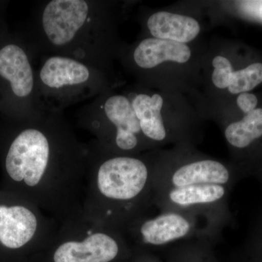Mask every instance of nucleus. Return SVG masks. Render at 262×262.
Here are the masks:
<instances>
[{"label":"nucleus","mask_w":262,"mask_h":262,"mask_svg":"<svg viewBox=\"0 0 262 262\" xmlns=\"http://www.w3.org/2000/svg\"><path fill=\"white\" fill-rule=\"evenodd\" d=\"M7 149L8 178L30 202L60 224L82 214L88 143L79 140L63 113L26 120Z\"/></svg>","instance_id":"f257e3e1"},{"label":"nucleus","mask_w":262,"mask_h":262,"mask_svg":"<svg viewBox=\"0 0 262 262\" xmlns=\"http://www.w3.org/2000/svg\"><path fill=\"white\" fill-rule=\"evenodd\" d=\"M115 17L112 2H39L31 20V56L70 57L110 72V61L120 51Z\"/></svg>","instance_id":"f03ea898"},{"label":"nucleus","mask_w":262,"mask_h":262,"mask_svg":"<svg viewBox=\"0 0 262 262\" xmlns=\"http://www.w3.org/2000/svg\"><path fill=\"white\" fill-rule=\"evenodd\" d=\"M88 146L82 214L125 234L154 208V160L140 154H115L95 139Z\"/></svg>","instance_id":"7ed1b4c3"},{"label":"nucleus","mask_w":262,"mask_h":262,"mask_svg":"<svg viewBox=\"0 0 262 262\" xmlns=\"http://www.w3.org/2000/svg\"><path fill=\"white\" fill-rule=\"evenodd\" d=\"M154 161V207L204 219L220 236L228 222L227 206L233 173L210 158Z\"/></svg>","instance_id":"20e7f679"},{"label":"nucleus","mask_w":262,"mask_h":262,"mask_svg":"<svg viewBox=\"0 0 262 262\" xmlns=\"http://www.w3.org/2000/svg\"><path fill=\"white\" fill-rule=\"evenodd\" d=\"M110 72L70 57L39 58L36 98L42 114L63 113L72 105L97 97L112 89Z\"/></svg>","instance_id":"39448f33"},{"label":"nucleus","mask_w":262,"mask_h":262,"mask_svg":"<svg viewBox=\"0 0 262 262\" xmlns=\"http://www.w3.org/2000/svg\"><path fill=\"white\" fill-rule=\"evenodd\" d=\"M111 89L94 98L76 114L78 126L89 131L102 147L115 154H140L147 141L130 97Z\"/></svg>","instance_id":"423d86ee"},{"label":"nucleus","mask_w":262,"mask_h":262,"mask_svg":"<svg viewBox=\"0 0 262 262\" xmlns=\"http://www.w3.org/2000/svg\"><path fill=\"white\" fill-rule=\"evenodd\" d=\"M121 231L89 220L83 214L61 222L46 247L51 262H117L131 251Z\"/></svg>","instance_id":"0eeeda50"},{"label":"nucleus","mask_w":262,"mask_h":262,"mask_svg":"<svg viewBox=\"0 0 262 262\" xmlns=\"http://www.w3.org/2000/svg\"><path fill=\"white\" fill-rule=\"evenodd\" d=\"M131 224L125 234L131 245L142 248L169 247L182 241L206 238L215 243L222 236L204 219L187 212L159 211Z\"/></svg>","instance_id":"6e6552de"},{"label":"nucleus","mask_w":262,"mask_h":262,"mask_svg":"<svg viewBox=\"0 0 262 262\" xmlns=\"http://www.w3.org/2000/svg\"><path fill=\"white\" fill-rule=\"evenodd\" d=\"M60 223L30 202L0 204V244L10 250L29 246L45 250Z\"/></svg>","instance_id":"1a4fd4ad"},{"label":"nucleus","mask_w":262,"mask_h":262,"mask_svg":"<svg viewBox=\"0 0 262 262\" xmlns=\"http://www.w3.org/2000/svg\"><path fill=\"white\" fill-rule=\"evenodd\" d=\"M0 81L6 87L8 99L18 106L23 120L42 116L36 98V70L28 49L18 43H4L0 47Z\"/></svg>","instance_id":"9d476101"},{"label":"nucleus","mask_w":262,"mask_h":262,"mask_svg":"<svg viewBox=\"0 0 262 262\" xmlns=\"http://www.w3.org/2000/svg\"><path fill=\"white\" fill-rule=\"evenodd\" d=\"M214 67L212 81L220 89H228L232 95L251 92L262 84V59H256L248 64L234 70L232 62L225 56L213 60Z\"/></svg>","instance_id":"9b49d317"},{"label":"nucleus","mask_w":262,"mask_h":262,"mask_svg":"<svg viewBox=\"0 0 262 262\" xmlns=\"http://www.w3.org/2000/svg\"><path fill=\"white\" fill-rule=\"evenodd\" d=\"M187 44L158 38H146L131 52L132 63L141 70H151L165 61L187 63L191 58Z\"/></svg>","instance_id":"f8f14e48"},{"label":"nucleus","mask_w":262,"mask_h":262,"mask_svg":"<svg viewBox=\"0 0 262 262\" xmlns=\"http://www.w3.org/2000/svg\"><path fill=\"white\" fill-rule=\"evenodd\" d=\"M146 27L154 38L184 44L192 41L201 32V26L195 19L165 11L150 15Z\"/></svg>","instance_id":"ddd939ff"},{"label":"nucleus","mask_w":262,"mask_h":262,"mask_svg":"<svg viewBox=\"0 0 262 262\" xmlns=\"http://www.w3.org/2000/svg\"><path fill=\"white\" fill-rule=\"evenodd\" d=\"M130 99L148 144L163 142L168 137V132L161 115L163 105L162 96L139 93L132 95Z\"/></svg>","instance_id":"4468645a"},{"label":"nucleus","mask_w":262,"mask_h":262,"mask_svg":"<svg viewBox=\"0 0 262 262\" xmlns=\"http://www.w3.org/2000/svg\"><path fill=\"white\" fill-rule=\"evenodd\" d=\"M242 118L231 122L225 130L227 143L235 149H247L262 139V106L243 114Z\"/></svg>","instance_id":"2eb2a0df"},{"label":"nucleus","mask_w":262,"mask_h":262,"mask_svg":"<svg viewBox=\"0 0 262 262\" xmlns=\"http://www.w3.org/2000/svg\"><path fill=\"white\" fill-rule=\"evenodd\" d=\"M234 5L241 18L262 25V0L237 1L234 3Z\"/></svg>","instance_id":"dca6fc26"},{"label":"nucleus","mask_w":262,"mask_h":262,"mask_svg":"<svg viewBox=\"0 0 262 262\" xmlns=\"http://www.w3.org/2000/svg\"><path fill=\"white\" fill-rule=\"evenodd\" d=\"M236 104L241 113L247 114L258 107L259 99L258 96L253 93H244V94L237 95Z\"/></svg>","instance_id":"f3484780"},{"label":"nucleus","mask_w":262,"mask_h":262,"mask_svg":"<svg viewBox=\"0 0 262 262\" xmlns=\"http://www.w3.org/2000/svg\"><path fill=\"white\" fill-rule=\"evenodd\" d=\"M143 257H144V259L145 262H158L157 261V259L151 258V256L146 255V253H144V255H143Z\"/></svg>","instance_id":"a211bd4d"}]
</instances>
